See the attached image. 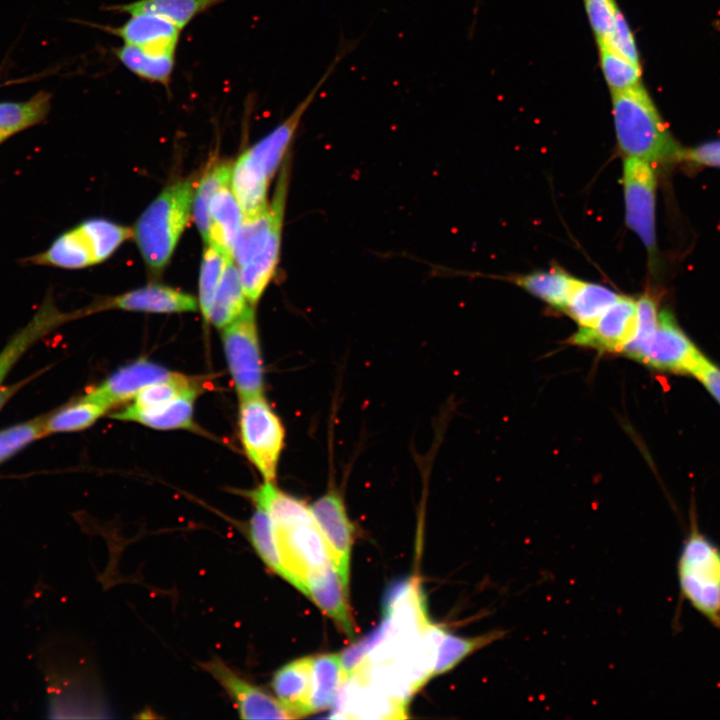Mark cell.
<instances>
[{
    "instance_id": "8992f818",
    "label": "cell",
    "mask_w": 720,
    "mask_h": 720,
    "mask_svg": "<svg viewBox=\"0 0 720 720\" xmlns=\"http://www.w3.org/2000/svg\"><path fill=\"white\" fill-rule=\"evenodd\" d=\"M274 530L284 579L305 594L308 576L331 562L315 519Z\"/></svg>"
},
{
    "instance_id": "60d3db41",
    "label": "cell",
    "mask_w": 720,
    "mask_h": 720,
    "mask_svg": "<svg viewBox=\"0 0 720 720\" xmlns=\"http://www.w3.org/2000/svg\"><path fill=\"white\" fill-rule=\"evenodd\" d=\"M597 42L607 44L634 63L640 64L635 38L620 9H618L616 13L614 24L609 35L605 39Z\"/></svg>"
},
{
    "instance_id": "7a4b0ae2",
    "label": "cell",
    "mask_w": 720,
    "mask_h": 720,
    "mask_svg": "<svg viewBox=\"0 0 720 720\" xmlns=\"http://www.w3.org/2000/svg\"><path fill=\"white\" fill-rule=\"evenodd\" d=\"M194 198L193 182L182 180L166 187L137 221L135 238L153 272L169 262L188 222Z\"/></svg>"
},
{
    "instance_id": "7bdbcfd3",
    "label": "cell",
    "mask_w": 720,
    "mask_h": 720,
    "mask_svg": "<svg viewBox=\"0 0 720 720\" xmlns=\"http://www.w3.org/2000/svg\"><path fill=\"white\" fill-rule=\"evenodd\" d=\"M684 159H689L703 165L720 167V140L700 145L690 151H685Z\"/></svg>"
},
{
    "instance_id": "8fae6325",
    "label": "cell",
    "mask_w": 720,
    "mask_h": 720,
    "mask_svg": "<svg viewBox=\"0 0 720 720\" xmlns=\"http://www.w3.org/2000/svg\"><path fill=\"white\" fill-rule=\"evenodd\" d=\"M407 703L352 674L333 705L342 718L399 719L406 717Z\"/></svg>"
},
{
    "instance_id": "9c48e42d",
    "label": "cell",
    "mask_w": 720,
    "mask_h": 720,
    "mask_svg": "<svg viewBox=\"0 0 720 720\" xmlns=\"http://www.w3.org/2000/svg\"><path fill=\"white\" fill-rule=\"evenodd\" d=\"M310 509L324 539L330 561L348 592L353 526L343 499L332 490L318 498Z\"/></svg>"
},
{
    "instance_id": "4dcf8cb0",
    "label": "cell",
    "mask_w": 720,
    "mask_h": 720,
    "mask_svg": "<svg viewBox=\"0 0 720 720\" xmlns=\"http://www.w3.org/2000/svg\"><path fill=\"white\" fill-rule=\"evenodd\" d=\"M86 239L95 263H100L133 234L131 228L106 219H90L77 226Z\"/></svg>"
},
{
    "instance_id": "30bf717a",
    "label": "cell",
    "mask_w": 720,
    "mask_h": 720,
    "mask_svg": "<svg viewBox=\"0 0 720 720\" xmlns=\"http://www.w3.org/2000/svg\"><path fill=\"white\" fill-rule=\"evenodd\" d=\"M225 690L242 719H293L280 701L267 691L249 682L220 658L202 664Z\"/></svg>"
},
{
    "instance_id": "7c38bea8",
    "label": "cell",
    "mask_w": 720,
    "mask_h": 720,
    "mask_svg": "<svg viewBox=\"0 0 720 720\" xmlns=\"http://www.w3.org/2000/svg\"><path fill=\"white\" fill-rule=\"evenodd\" d=\"M637 321V301L621 296L590 327H579L571 342L608 352H622L632 338Z\"/></svg>"
},
{
    "instance_id": "74e56055",
    "label": "cell",
    "mask_w": 720,
    "mask_h": 720,
    "mask_svg": "<svg viewBox=\"0 0 720 720\" xmlns=\"http://www.w3.org/2000/svg\"><path fill=\"white\" fill-rule=\"evenodd\" d=\"M47 417L17 424L0 431V463L14 455L29 443L47 435Z\"/></svg>"
},
{
    "instance_id": "e0dca14e",
    "label": "cell",
    "mask_w": 720,
    "mask_h": 720,
    "mask_svg": "<svg viewBox=\"0 0 720 720\" xmlns=\"http://www.w3.org/2000/svg\"><path fill=\"white\" fill-rule=\"evenodd\" d=\"M106 304L110 308L150 313H181L197 309L196 299L190 294L154 284L119 295Z\"/></svg>"
},
{
    "instance_id": "3957f363",
    "label": "cell",
    "mask_w": 720,
    "mask_h": 720,
    "mask_svg": "<svg viewBox=\"0 0 720 720\" xmlns=\"http://www.w3.org/2000/svg\"><path fill=\"white\" fill-rule=\"evenodd\" d=\"M678 577L683 596L720 628V549L697 530L682 547Z\"/></svg>"
},
{
    "instance_id": "277c9868",
    "label": "cell",
    "mask_w": 720,
    "mask_h": 720,
    "mask_svg": "<svg viewBox=\"0 0 720 720\" xmlns=\"http://www.w3.org/2000/svg\"><path fill=\"white\" fill-rule=\"evenodd\" d=\"M239 427L244 450L267 482H274L284 446L285 430L263 395L241 398Z\"/></svg>"
},
{
    "instance_id": "484cf974",
    "label": "cell",
    "mask_w": 720,
    "mask_h": 720,
    "mask_svg": "<svg viewBox=\"0 0 720 720\" xmlns=\"http://www.w3.org/2000/svg\"><path fill=\"white\" fill-rule=\"evenodd\" d=\"M246 300L238 269L233 258L227 257L209 321L218 328H224L236 320L248 307Z\"/></svg>"
},
{
    "instance_id": "83f0119b",
    "label": "cell",
    "mask_w": 720,
    "mask_h": 720,
    "mask_svg": "<svg viewBox=\"0 0 720 720\" xmlns=\"http://www.w3.org/2000/svg\"><path fill=\"white\" fill-rule=\"evenodd\" d=\"M51 96L40 91L24 102H0V143L23 129L40 123L50 108Z\"/></svg>"
},
{
    "instance_id": "6da1fadb",
    "label": "cell",
    "mask_w": 720,
    "mask_h": 720,
    "mask_svg": "<svg viewBox=\"0 0 720 720\" xmlns=\"http://www.w3.org/2000/svg\"><path fill=\"white\" fill-rule=\"evenodd\" d=\"M611 95L616 140L625 157L650 164L684 159L685 150L671 135L642 83Z\"/></svg>"
},
{
    "instance_id": "ba28073f",
    "label": "cell",
    "mask_w": 720,
    "mask_h": 720,
    "mask_svg": "<svg viewBox=\"0 0 720 720\" xmlns=\"http://www.w3.org/2000/svg\"><path fill=\"white\" fill-rule=\"evenodd\" d=\"M704 356L683 333L670 312L658 314L657 327L636 360L660 370L692 374Z\"/></svg>"
},
{
    "instance_id": "ac0fdd59",
    "label": "cell",
    "mask_w": 720,
    "mask_h": 720,
    "mask_svg": "<svg viewBox=\"0 0 720 720\" xmlns=\"http://www.w3.org/2000/svg\"><path fill=\"white\" fill-rule=\"evenodd\" d=\"M196 395H185L164 404L137 408L129 405L113 413L111 417L122 421H134L142 425L160 429H194L193 405Z\"/></svg>"
},
{
    "instance_id": "603a6c76",
    "label": "cell",
    "mask_w": 720,
    "mask_h": 720,
    "mask_svg": "<svg viewBox=\"0 0 720 720\" xmlns=\"http://www.w3.org/2000/svg\"><path fill=\"white\" fill-rule=\"evenodd\" d=\"M114 54L121 64L137 77L168 86L175 66V53L157 52L123 44Z\"/></svg>"
},
{
    "instance_id": "2e32d148",
    "label": "cell",
    "mask_w": 720,
    "mask_h": 720,
    "mask_svg": "<svg viewBox=\"0 0 720 720\" xmlns=\"http://www.w3.org/2000/svg\"><path fill=\"white\" fill-rule=\"evenodd\" d=\"M312 667L313 657H302L282 666L273 675V691L294 718L313 713Z\"/></svg>"
},
{
    "instance_id": "52a82bcc",
    "label": "cell",
    "mask_w": 720,
    "mask_h": 720,
    "mask_svg": "<svg viewBox=\"0 0 720 720\" xmlns=\"http://www.w3.org/2000/svg\"><path fill=\"white\" fill-rule=\"evenodd\" d=\"M622 183L626 224L651 251L656 241V176L651 164L625 157Z\"/></svg>"
},
{
    "instance_id": "5b68a950",
    "label": "cell",
    "mask_w": 720,
    "mask_h": 720,
    "mask_svg": "<svg viewBox=\"0 0 720 720\" xmlns=\"http://www.w3.org/2000/svg\"><path fill=\"white\" fill-rule=\"evenodd\" d=\"M227 364L240 398L263 395L264 370L253 306L222 333Z\"/></svg>"
},
{
    "instance_id": "9a60e30c",
    "label": "cell",
    "mask_w": 720,
    "mask_h": 720,
    "mask_svg": "<svg viewBox=\"0 0 720 720\" xmlns=\"http://www.w3.org/2000/svg\"><path fill=\"white\" fill-rule=\"evenodd\" d=\"M123 44L143 49L176 53L181 29L170 21L152 14H133L119 27H104Z\"/></svg>"
},
{
    "instance_id": "d6986e66",
    "label": "cell",
    "mask_w": 720,
    "mask_h": 720,
    "mask_svg": "<svg viewBox=\"0 0 720 720\" xmlns=\"http://www.w3.org/2000/svg\"><path fill=\"white\" fill-rule=\"evenodd\" d=\"M283 218L284 211L277 215L262 252L251 262L239 268L244 295L252 306L262 296L277 267L280 256Z\"/></svg>"
},
{
    "instance_id": "4316f807",
    "label": "cell",
    "mask_w": 720,
    "mask_h": 720,
    "mask_svg": "<svg viewBox=\"0 0 720 720\" xmlns=\"http://www.w3.org/2000/svg\"><path fill=\"white\" fill-rule=\"evenodd\" d=\"M35 264L82 268L95 263L93 254L78 227L62 234L43 253L30 259Z\"/></svg>"
},
{
    "instance_id": "8d00e7d4",
    "label": "cell",
    "mask_w": 720,
    "mask_h": 720,
    "mask_svg": "<svg viewBox=\"0 0 720 720\" xmlns=\"http://www.w3.org/2000/svg\"><path fill=\"white\" fill-rule=\"evenodd\" d=\"M227 256L207 244L204 249L199 278V303L202 315L209 321L213 302L219 287Z\"/></svg>"
},
{
    "instance_id": "ffe728a7",
    "label": "cell",
    "mask_w": 720,
    "mask_h": 720,
    "mask_svg": "<svg viewBox=\"0 0 720 720\" xmlns=\"http://www.w3.org/2000/svg\"><path fill=\"white\" fill-rule=\"evenodd\" d=\"M229 185L220 188L211 200V225L207 244L232 257L233 245L244 217Z\"/></svg>"
},
{
    "instance_id": "44dd1931",
    "label": "cell",
    "mask_w": 720,
    "mask_h": 720,
    "mask_svg": "<svg viewBox=\"0 0 720 720\" xmlns=\"http://www.w3.org/2000/svg\"><path fill=\"white\" fill-rule=\"evenodd\" d=\"M619 297L606 286L574 278L564 312L579 327H590Z\"/></svg>"
},
{
    "instance_id": "f35d334b",
    "label": "cell",
    "mask_w": 720,
    "mask_h": 720,
    "mask_svg": "<svg viewBox=\"0 0 720 720\" xmlns=\"http://www.w3.org/2000/svg\"><path fill=\"white\" fill-rule=\"evenodd\" d=\"M658 323V312L655 301L645 295L637 301L636 329L632 338L624 346L622 352L636 359L641 349L653 335Z\"/></svg>"
},
{
    "instance_id": "ee69618b",
    "label": "cell",
    "mask_w": 720,
    "mask_h": 720,
    "mask_svg": "<svg viewBox=\"0 0 720 720\" xmlns=\"http://www.w3.org/2000/svg\"><path fill=\"white\" fill-rule=\"evenodd\" d=\"M32 377L24 379L20 382L13 383L10 385L0 386V409L8 402V400L19 391L26 383H28Z\"/></svg>"
},
{
    "instance_id": "f546056e",
    "label": "cell",
    "mask_w": 720,
    "mask_h": 720,
    "mask_svg": "<svg viewBox=\"0 0 720 720\" xmlns=\"http://www.w3.org/2000/svg\"><path fill=\"white\" fill-rule=\"evenodd\" d=\"M232 167L228 162L216 164L202 177L193 198V216L207 244L211 225L210 203L215 193L231 182Z\"/></svg>"
},
{
    "instance_id": "e575fe53",
    "label": "cell",
    "mask_w": 720,
    "mask_h": 720,
    "mask_svg": "<svg viewBox=\"0 0 720 720\" xmlns=\"http://www.w3.org/2000/svg\"><path fill=\"white\" fill-rule=\"evenodd\" d=\"M106 410L105 407L81 397L79 400L47 417V434L74 432L88 428L94 424Z\"/></svg>"
},
{
    "instance_id": "d6a6232c",
    "label": "cell",
    "mask_w": 720,
    "mask_h": 720,
    "mask_svg": "<svg viewBox=\"0 0 720 720\" xmlns=\"http://www.w3.org/2000/svg\"><path fill=\"white\" fill-rule=\"evenodd\" d=\"M502 636L503 632L494 631L473 638H463L446 631L438 647L433 676L450 671L468 655Z\"/></svg>"
},
{
    "instance_id": "5bb4252c",
    "label": "cell",
    "mask_w": 720,
    "mask_h": 720,
    "mask_svg": "<svg viewBox=\"0 0 720 720\" xmlns=\"http://www.w3.org/2000/svg\"><path fill=\"white\" fill-rule=\"evenodd\" d=\"M309 597L348 636L355 635V626L348 606V592L343 587L332 563L312 572L305 584Z\"/></svg>"
},
{
    "instance_id": "cb8c5ba5",
    "label": "cell",
    "mask_w": 720,
    "mask_h": 720,
    "mask_svg": "<svg viewBox=\"0 0 720 720\" xmlns=\"http://www.w3.org/2000/svg\"><path fill=\"white\" fill-rule=\"evenodd\" d=\"M347 678L341 654L330 653L313 657L311 698L313 713L334 704Z\"/></svg>"
},
{
    "instance_id": "7402d4cb",
    "label": "cell",
    "mask_w": 720,
    "mask_h": 720,
    "mask_svg": "<svg viewBox=\"0 0 720 720\" xmlns=\"http://www.w3.org/2000/svg\"><path fill=\"white\" fill-rule=\"evenodd\" d=\"M225 0H136L113 5L107 10L133 14H152L162 17L181 30L196 16Z\"/></svg>"
},
{
    "instance_id": "1f68e13d",
    "label": "cell",
    "mask_w": 720,
    "mask_h": 720,
    "mask_svg": "<svg viewBox=\"0 0 720 720\" xmlns=\"http://www.w3.org/2000/svg\"><path fill=\"white\" fill-rule=\"evenodd\" d=\"M249 540L261 560L273 572L284 578L276 534L273 523L260 507L251 516L248 523Z\"/></svg>"
},
{
    "instance_id": "d4e9b609",
    "label": "cell",
    "mask_w": 720,
    "mask_h": 720,
    "mask_svg": "<svg viewBox=\"0 0 720 720\" xmlns=\"http://www.w3.org/2000/svg\"><path fill=\"white\" fill-rule=\"evenodd\" d=\"M58 312L47 309L37 315L13 336L0 351V384L24 353L42 336L63 321Z\"/></svg>"
},
{
    "instance_id": "f1b7e54d",
    "label": "cell",
    "mask_w": 720,
    "mask_h": 720,
    "mask_svg": "<svg viewBox=\"0 0 720 720\" xmlns=\"http://www.w3.org/2000/svg\"><path fill=\"white\" fill-rule=\"evenodd\" d=\"M574 278L559 269L533 272L515 279L531 295L564 311Z\"/></svg>"
},
{
    "instance_id": "d590c367",
    "label": "cell",
    "mask_w": 720,
    "mask_h": 720,
    "mask_svg": "<svg viewBox=\"0 0 720 720\" xmlns=\"http://www.w3.org/2000/svg\"><path fill=\"white\" fill-rule=\"evenodd\" d=\"M200 391L201 385L199 380L183 374L174 373V375L167 380L144 387L134 397V402L131 405L137 408L152 407L185 395L198 396Z\"/></svg>"
},
{
    "instance_id": "b9f144b4",
    "label": "cell",
    "mask_w": 720,
    "mask_h": 720,
    "mask_svg": "<svg viewBox=\"0 0 720 720\" xmlns=\"http://www.w3.org/2000/svg\"><path fill=\"white\" fill-rule=\"evenodd\" d=\"M707 390L720 402V369L713 365L705 357L697 364L692 372Z\"/></svg>"
},
{
    "instance_id": "ab89813d",
    "label": "cell",
    "mask_w": 720,
    "mask_h": 720,
    "mask_svg": "<svg viewBox=\"0 0 720 720\" xmlns=\"http://www.w3.org/2000/svg\"><path fill=\"white\" fill-rule=\"evenodd\" d=\"M585 11L597 41L605 39L614 24L618 6L615 0H583Z\"/></svg>"
},
{
    "instance_id": "4fadbf2b",
    "label": "cell",
    "mask_w": 720,
    "mask_h": 720,
    "mask_svg": "<svg viewBox=\"0 0 720 720\" xmlns=\"http://www.w3.org/2000/svg\"><path fill=\"white\" fill-rule=\"evenodd\" d=\"M174 373L147 359H139L118 369L82 397L109 409L134 398L144 387L169 379Z\"/></svg>"
},
{
    "instance_id": "836d02e7",
    "label": "cell",
    "mask_w": 720,
    "mask_h": 720,
    "mask_svg": "<svg viewBox=\"0 0 720 720\" xmlns=\"http://www.w3.org/2000/svg\"><path fill=\"white\" fill-rule=\"evenodd\" d=\"M597 43L600 67L611 93L641 83L640 64L634 63L603 42Z\"/></svg>"
}]
</instances>
